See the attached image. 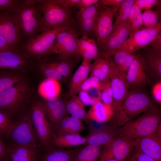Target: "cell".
I'll return each instance as SVG.
<instances>
[{
    "instance_id": "c3c4849f",
    "label": "cell",
    "mask_w": 161,
    "mask_h": 161,
    "mask_svg": "<svg viewBox=\"0 0 161 161\" xmlns=\"http://www.w3.org/2000/svg\"><path fill=\"white\" fill-rule=\"evenodd\" d=\"M133 156L137 161H156L149 156L136 149Z\"/></svg>"
},
{
    "instance_id": "bcb514c9",
    "label": "cell",
    "mask_w": 161,
    "mask_h": 161,
    "mask_svg": "<svg viewBox=\"0 0 161 161\" xmlns=\"http://www.w3.org/2000/svg\"><path fill=\"white\" fill-rule=\"evenodd\" d=\"M154 50L161 52V32L159 33L148 46Z\"/></svg>"
},
{
    "instance_id": "7c38bea8",
    "label": "cell",
    "mask_w": 161,
    "mask_h": 161,
    "mask_svg": "<svg viewBox=\"0 0 161 161\" xmlns=\"http://www.w3.org/2000/svg\"><path fill=\"white\" fill-rule=\"evenodd\" d=\"M103 146L99 160L114 159L123 161L135 148V139L117 136Z\"/></svg>"
},
{
    "instance_id": "5b68a950",
    "label": "cell",
    "mask_w": 161,
    "mask_h": 161,
    "mask_svg": "<svg viewBox=\"0 0 161 161\" xmlns=\"http://www.w3.org/2000/svg\"><path fill=\"white\" fill-rule=\"evenodd\" d=\"M3 136L6 141L7 146L43 148L38 138L29 115H22L15 119L11 127Z\"/></svg>"
},
{
    "instance_id": "836d02e7",
    "label": "cell",
    "mask_w": 161,
    "mask_h": 161,
    "mask_svg": "<svg viewBox=\"0 0 161 161\" xmlns=\"http://www.w3.org/2000/svg\"><path fill=\"white\" fill-rule=\"evenodd\" d=\"M10 73L9 70H0V93L22 80L20 76Z\"/></svg>"
},
{
    "instance_id": "f546056e",
    "label": "cell",
    "mask_w": 161,
    "mask_h": 161,
    "mask_svg": "<svg viewBox=\"0 0 161 161\" xmlns=\"http://www.w3.org/2000/svg\"><path fill=\"white\" fill-rule=\"evenodd\" d=\"M54 133L80 134L85 127L82 120L72 116H66L52 127Z\"/></svg>"
},
{
    "instance_id": "681fc988",
    "label": "cell",
    "mask_w": 161,
    "mask_h": 161,
    "mask_svg": "<svg viewBox=\"0 0 161 161\" xmlns=\"http://www.w3.org/2000/svg\"><path fill=\"white\" fill-rule=\"evenodd\" d=\"M102 93L100 92V98L102 102L105 103L111 104L113 106V98L112 95L106 91L102 90Z\"/></svg>"
},
{
    "instance_id": "11a10c76",
    "label": "cell",
    "mask_w": 161,
    "mask_h": 161,
    "mask_svg": "<svg viewBox=\"0 0 161 161\" xmlns=\"http://www.w3.org/2000/svg\"><path fill=\"white\" fill-rule=\"evenodd\" d=\"M0 161H12L9 157L7 156L1 160Z\"/></svg>"
},
{
    "instance_id": "2e32d148",
    "label": "cell",
    "mask_w": 161,
    "mask_h": 161,
    "mask_svg": "<svg viewBox=\"0 0 161 161\" xmlns=\"http://www.w3.org/2000/svg\"><path fill=\"white\" fill-rule=\"evenodd\" d=\"M114 110L123 102L129 91L127 85L126 75L120 72L117 67L112 64L110 80Z\"/></svg>"
},
{
    "instance_id": "e575fe53",
    "label": "cell",
    "mask_w": 161,
    "mask_h": 161,
    "mask_svg": "<svg viewBox=\"0 0 161 161\" xmlns=\"http://www.w3.org/2000/svg\"><path fill=\"white\" fill-rule=\"evenodd\" d=\"M160 12L158 11H154L151 9L145 10L142 13L143 25L145 28L154 27L159 21Z\"/></svg>"
},
{
    "instance_id": "52a82bcc",
    "label": "cell",
    "mask_w": 161,
    "mask_h": 161,
    "mask_svg": "<svg viewBox=\"0 0 161 161\" xmlns=\"http://www.w3.org/2000/svg\"><path fill=\"white\" fill-rule=\"evenodd\" d=\"M0 35L15 50H19L24 42L23 32L13 8L0 12Z\"/></svg>"
},
{
    "instance_id": "7bdbcfd3",
    "label": "cell",
    "mask_w": 161,
    "mask_h": 161,
    "mask_svg": "<svg viewBox=\"0 0 161 161\" xmlns=\"http://www.w3.org/2000/svg\"><path fill=\"white\" fill-rule=\"evenodd\" d=\"M23 0H0V12L13 8Z\"/></svg>"
},
{
    "instance_id": "4fadbf2b",
    "label": "cell",
    "mask_w": 161,
    "mask_h": 161,
    "mask_svg": "<svg viewBox=\"0 0 161 161\" xmlns=\"http://www.w3.org/2000/svg\"><path fill=\"white\" fill-rule=\"evenodd\" d=\"M161 30L160 21L154 27L141 29L132 35H130L127 40L116 49L125 50L129 53H133L148 46L161 32Z\"/></svg>"
},
{
    "instance_id": "8d00e7d4",
    "label": "cell",
    "mask_w": 161,
    "mask_h": 161,
    "mask_svg": "<svg viewBox=\"0 0 161 161\" xmlns=\"http://www.w3.org/2000/svg\"><path fill=\"white\" fill-rule=\"evenodd\" d=\"M15 120L9 114L0 110V135L3 136L7 131Z\"/></svg>"
},
{
    "instance_id": "6f0895ef",
    "label": "cell",
    "mask_w": 161,
    "mask_h": 161,
    "mask_svg": "<svg viewBox=\"0 0 161 161\" xmlns=\"http://www.w3.org/2000/svg\"><path fill=\"white\" fill-rule=\"evenodd\" d=\"M125 161H137L136 159L133 156H131L127 160H125Z\"/></svg>"
},
{
    "instance_id": "d6a6232c",
    "label": "cell",
    "mask_w": 161,
    "mask_h": 161,
    "mask_svg": "<svg viewBox=\"0 0 161 161\" xmlns=\"http://www.w3.org/2000/svg\"><path fill=\"white\" fill-rule=\"evenodd\" d=\"M134 3V0H123L115 15V19L112 32L127 21L131 9Z\"/></svg>"
},
{
    "instance_id": "74e56055",
    "label": "cell",
    "mask_w": 161,
    "mask_h": 161,
    "mask_svg": "<svg viewBox=\"0 0 161 161\" xmlns=\"http://www.w3.org/2000/svg\"><path fill=\"white\" fill-rule=\"evenodd\" d=\"M134 4L142 11L147 10L156 5L161 4V1L158 0H135Z\"/></svg>"
},
{
    "instance_id": "f907efd6",
    "label": "cell",
    "mask_w": 161,
    "mask_h": 161,
    "mask_svg": "<svg viewBox=\"0 0 161 161\" xmlns=\"http://www.w3.org/2000/svg\"><path fill=\"white\" fill-rule=\"evenodd\" d=\"M7 155L6 145L3 136L0 135V161Z\"/></svg>"
},
{
    "instance_id": "db71d44e",
    "label": "cell",
    "mask_w": 161,
    "mask_h": 161,
    "mask_svg": "<svg viewBox=\"0 0 161 161\" xmlns=\"http://www.w3.org/2000/svg\"><path fill=\"white\" fill-rule=\"evenodd\" d=\"M79 0H61V2L66 5L73 9Z\"/></svg>"
},
{
    "instance_id": "ee69618b",
    "label": "cell",
    "mask_w": 161,
    "mask_h": 161,
    "mask_svg": "<svg viewBox=\"0 0 161 161\" xmlns=\"http://www.w3.org/2000/svg\"><path fill=\"white\" fill-rule=\"evenodd\" d=\"M99 0H79L74 7L77 10H83L99 3Z\"/></svg>"
},
{
    "instance_id": "5bb4252c",
    "label": "cell",
    "mask_w": 161,
    "mask_h": 161,
    "mask_svg": "<svg viewBox=\"0 0 161 161\" xmlns=\"http://www.w3.org/2000/svg\"><path fill=\"white\" fill-rule=\"evenodd\" d=\"M126 80L129 89H141L150 83L145 61L140 54H135L133 62L126 74Z\"/></svg>"
},
{
    "instance_id": "cb8c5ba5",
    "label": "cell",
    "mask_w": 161,
    "mask_h": 161,
    "mask_svg": "<svg viewBox=\"0 0 161 161\" xmlns=\"http://www.w3.org/2000/svg\"><path fill=\"white\" fill-rule=\"evenodd\" d=\"M114 109L113 106L102 102L99 100L91 106L86 114L87 119L99 123L106 122L113 116Z\"/></svg>"
},
{
    "instance_id": "3957f363",
    "label": "cell",
    "mask_w": 161,
    "mask_h": 161,
    "mask_svg": "<svg viewBox=\"0 0 161 161\" xmlns=\"http://www.w3.org/2000/svg\"><path fill=\"white\" fill-rule=\"evenodd\" d=\"M160 120V110L155 106L123 126L117 136L136 139L149 135L157 131Z\"/></svg>"
},
{
    "instance_id": "ffe728a7",
    "label": "cell",
    "mask_w": 161,
    "mask_h": 161,
    "mask_svg": "<svg viewBox=\"0 0 161 161\" xmlns=\"http://www.w3.org/2000/svg\"><path fill=\"white\" fill-rule=\"evenodd\" d=\"M7 156L12 161H38L43 148L28 146H7Z\"/></svg>"
},
{
    "instance_id": "4316f807",
    "label": "cell",
    "mask_w": 161,
    "mask_h": 161,
    "mask_svg": "<svg viewBox=\"0 0 161 161\" xmlns=\"http://www.w3.org/2000/svg\"><path fill=\"white\" fill-rule=\"evenodd\" d=\"M77 52L83 58H86L91 61L101 58L96 39L86 36L78 39Z\"/></svg>"
},
{
    "instance_id": "f1b7e54d",
    "label": "cell",
    "mask_w": 161,
    "mask_h": 161,
    "mask_svg": "<svg viewBox=\"0 0 161 161\" xmlns=\"http://www.w3.org/2000/svg\"><path fill=\"white\" fill-rule=\"evenodd\" d=\"M86 137L80 134H58L54 133L50 145L57 148H69L86 145Z\"/></svg>"
},
{
    "instance_id": "83f0119b",
    "label": "cell",
    "mask_w": 161,
    "mask_h": 161,
    "mask_svg": "<svg viewBox=\"0 0 161 161\" xmlns=\"http://www.w3.org/2000/svg\"><path fill=\"white\" fill-rule=\"evenodd\" d=\"M91 61L86 58H83L81 64L72 78L68 93L69 97H71L78 92L80 86L87 78Z\"/></svg>"
},
{
    "instance_id": "d590c367",
    "label": "cell",
    "mask_w": 161,
    "mask_h": 161,
    "mask_svg": "<svg viewBox=\"0 0 161 161\" xmlns=\"http://www.w3.org/2000/svg\"><path fill=\"white\" fill-rule=\"evenodd\" d=\"M104 84L98 78L90 76L87 78L81 85L79 89L78 92L80 91L88 92L92 89H95L98 91H100L103 90Z\"/></svg>"
},
{
    "instance_id": "f6af8a7d",
    "label": "cell",
    "mask_w": 161,
    "mask_h": 161,
    "mask_svg": "<svg viewBox=\"0 0 161 161\" xmlns=\"http://www.w3.org/2000/svg\"><path fill=\"white\" fill-rule=\"evenodd\" d=\"M84 105L82 104L80 105L71 115V116L81 120L87 119Z\"/></svg>"
},
{
    "instance_id": "7a4b0ae2",
    "label": "cell",
    "mask_w": 161,
    "mask_h": 161,
    "mask_svg": "<svg viewBox=\"0 0 161 161\" xmlns=\"http://www.w3.org/2000/svg\"><path fill=\"white\" fill-rule=\"evenodd\" d=\"M13 9L23 32L24 42L42 32V12L39 0H23Z\"/></svg>"
},
{
    "instance_id": "e0dca14e",
    "label": "cell",
    "mask_w": 161,
    "mask_h": 161,
    "mask_svg": "<svg viewBox=\"0 0 161 161\" xmlns=\"http://www.w3.org/2000/svg\"><path fill=\"white\" fill-rule=\"evenodd\" d=\"M160 126L157 131L149 135L135 139L136 149L156 161H161V138Z\"/></svg>"
},
{
    "instance_id": "b9f144b4",
    "label": "cell",
    "mask_w": 161,
    "mask_h": 161,
    "mask_svg": "<svg viewBox=\"0 0 161 161\" xmlns=\"http://www.w3.org/2000/svg\"><path fill=\"white\" fill-rule=\"evenodd\" d=\"M134 55L135 54L133 53H129L123 63L117 67L120 72L126 75L133 62Z\"/></svg>"
},
{
    "instance_id": "30bf717a",
    "label": "cell",
    "mask_w": 161,
    "mask_h": 161,
    "mask_svg": "<svg viewBox=\"0 0 161 161\" xmlns=\"http://www.w3.org/2000/svg\"><path fill=\"white\" fill-rule=\"evenodd\" d=\"M79 36L80 33L76 24L58 35L45 56L52 55L69 56L80 55L77 52Z\"/></svg>"
},
{
    "instance_id": "6da1fadb",
    "label": "cell",
    "mask_w": 161,
    "mask_h": 161,
    "mask_svg": "<svg viewBox=\"0 0 161 161\" xmlns=\"http://www.w3.org/2000/svg\"><path fill=\"white\" fill-rule=\"evenodd\" d=\"M155 106L149 95L141 89L129 91L121 105L114 110L115 126H123Z\"/></svg>"
},
{
    "instance_id": "d4e9b609",
    "label": "cell",
    "mask_w": 161,
    "mask_h": 161,
    "mask_svg": "<svg viewBox=\"0 0 161 161\" xmlns=\"http://www.w3.org/2000/svg\"><path fill=\"white\" fill-rule=\"evenodd\" d=\"M43 103L47 119L52 127L66 116L65 104L57 98L46 100Z\"/></svg>"
},
{
    "instance_id": "1f68e13d",
    "label": "cell",
    "mask_w": 161,
    "mask_h": 161,
    "mask_svg": "<svg viewBox=\"0 0 161 161\" xmlns=\"http://www.w3.org/2000/svg\"><path fill=\"white\" fill-rule=\"evenodd\" d=\"M102 147L91 145L81 147L73 161H99L102 153Z\"/></svg>"
},
{
    "instance_id": "ac0fdd59",
    "label": "cell",
    "mask_w": 161,
    "mask_h": 161,
    "mask_svg": "<svg viewBox=\"0 0 161 161\" xmlns=\"http://www.w3.org/2000/svg\"><path fill=\"white\" fill-rule=\"evenodd\" d=\"M131 33V28L127 21L112 32L99 50L100 58L105 57L121 46L127 40Z\"/></svg>"
},
{
    "instance_id": "603a6c76",
    "label": "cell",
    "mask_w": 161,
    "mask_h": 161,
    "mask_svg": "<svg viewBox=\"0 0 161 161\" xmlns=\"http://www.w3.org/2000/svg\"><path fill=\"white\" fill-rule=\"evenodd\" d=\"M141 54L145 61L146 71L155 79L160 80L161 78V52L156 51L147 46L143 48Z\"/></svg>"
},
{
    "instance_id": "7402d4cb",
    "label": "cell",
    "mask_w": 161,
    "mask_h": 161,
    "mask_svg": "<svg viewBox=\"0 0 161 161\" xmlns=\"http://www.w3.org/2000/svg\"><path fill=\"white\" fill-rule=\"evenodd\" d=\"M118 131L115 126H106L91 131L85 137L86 145L102 146L117 137Z\"/></svg>"
},
{
    "instance_id": "f35d334b",
    "label": "cell",
    "mask_w": 161,
    "mask_h": 161,
    "mask_svg": "<svg viewBox=\"0 0 161 161\" xmlns=\"http://www.w3.org/2000/svg\"><path fill=\"white\" fill-rule=\"evenodd\" d=\"M83 104L78 96L74 95L65 104L67 112L71 114L80 105Z\"/></svg>"
},
{
    "instance_id": "ba28073f",
    "label": "cell",
    "mask_w": 161,
    "mask_h": 161,
    "mask_svg": "<svg viewBox=\"0 0 161 161\" xmlns=\"http://www.w3.org/2000/svg\"><path fill=\"white\" fill-rule=\"evenodd\" d=\"M28 89L22 80L0 93V110L12 115L25 105Z\"/></svg>"
},
{
    "instance_id": "8fae6325",
    "label": "cell",
    "mask_w": 161,
    "mask_h": 161,
    "mask_svg": "<svg viewBox=\"0 0 161 161\" xmlns=\"http://www.w3.org/2000/svg\"><path fill=\"white\" fill-rule=\"evenodd\" d=\"M121 3L114 7H107L100 4L96 21L95 32L96 40L100 50L112 33L115 14Z\"/></svg>"
},
{
    "instance_id": "f5cc1de1",
    "label": "cell",
    "mask_w": 161,
    "mask_h": 161,
    "mask_svg": "<svg viewBox=\"0 0 161 161\" xmlns=\"http://www.w3.org/2000/svg\"><path fill=\"white\" fill-rule=\"evenodd\" d=\"M139 9L137 6L134 4L131 9L127 21V23L130 28L132 20Z\"/></svg>"
},
{
    "instance_id": "9a60e30c",
    "label": "cell",
    "mask_w": 161,
    "mask_h": 161,
    "mask_svg": "<svg viewBox=\"0 0 161 161\" xmlns=\"http://www.w3.org/2000/svg\"><path fill=\"white\" fill-rule=\"evenodd\" d=\"M100 3L83 10L75 11V18L81 37L95 38V28Z\"/></svg>"
},
{
    "instance_id": "816d5d0a",
    "label": "cell",
    "mask_w": 161,
    "mask_h": 161,
    "mask_svg": "<svg viewBox=\"0 0 161 161\" xmlns=\"http://www.w3.org/2000/svg\"><path fill=\"white\" fill-rule=\"evenodd\" d=\"M123 0H100L99 3L103 6L114 7L119 4Z\"/></svg>"
},
{
    "instance_id": "ab89813d",
    "label": "cell",
    "mask_w": 161,
    "mask_h": 161,
    "mask_svg": "<svg viewBox=\"0 0 161 161\" xmlns=\"http://www.w3.org/2000/svg\"><path fill=\"white\" fill-rule=\"evenodd\" d=\"M143 26L142 13L139 9L132 22L131 26V33L130 35L140 30Z\"/></svg>"
},
{
    "instance_id": "7dc6e473",
    "label": "cell",
    "mask_w": 161,
    "mask_h": 161,
    "mask_svg": "<svg viewBox=\"0 0 161 161\" xmlns=\"http://www.w3.org/2000/svg\"><path fill=\"white\" fill-rule=\"evenodd\" d=\"M152 93L155 100L159 103H161V82L159 81L153 86Z\"/></svg>"
},
{
    "instance_id": "60d3db41",
    "label": "cell",
    "mask_w": 161,
    "mask_h": 161,
    "mask_svg": "<svg viewBox=\"0 0 161 161\" xmlns=\"http://www.w3.org/2000/svg\"><path fill=\"white\" fill-rule=\"evenodd\" d=\"M79 97L85 105L92 106L101 99L99 97H95L91 96L87 92L80 91L78 92Z\"/></svg>"
},
{
    "instance_id": "680465c9",
    "label": "cell",
    "mask_w": 161,
    "mask_h": 161,
    "mask_svg": "<svg viewBox=\"0 0 161 161\" xmlns=\"http://www.w3.org/2000/svg\"></svg>"
},
{
    "instance_id": "8992f818",
    "label": "cell",
    "mask_w": 161,
    "mask_h": 161,
    "mask_svg": "<svg viewBox=\"0 0 161 161\" xmlns=\"http://www.w3.org/2000/svg\"><path fill=\"white\" fill-rule=\"evenodd\" d=\"M42 12V32L75 20L72 8L61 0H39Z\"/></svg>"
},
{
    "instance_id": "9f6ffc18",
    "label": "cell",
    "mask_w": 161,
    "mask_h": 161,
    "mask_svg": "<svg viewBox=\"0 0 161 161\" xmlns=\"http://www.w3.org/2000/svg\"><path fill=\"white\" fill-rule=\"evenodd\" d=\"M99 161H122L117 160L114 159H105L103 160H100Z\"/></svg>"
},
{
    "instance_id": "9c48e42d",
    "label": "cell",
    "mask_w": 161,
    "mask_h": 161,
    "mask_svg": "<svg viewBox=\"0 0 161 161\" xmlns=\"http://www.w3.org/2000/svg\"><path fill=\"white\" fill-rule=\"evenodd\" d=\"M29 115L42 146L44 148L50 145L54 132L47 119L43 103L39 102L34 103Z\"/></svg>"
},
{
    "instance_id": "d6986e66",
    "label": "cell",
    "mask_w": 161,
    "mask_h": 161,
    "mask_svg": "<svg viewBox=\"0 0 161 161\" xmlns=\"http://www.w3.org/2000/svg\"><path fill=\"white\" fill-rule=\"evenodd\" d=\"M28 57L20 50L0 52V70L21 69L29 64Z\"/></svg>"
},
{
    "instance_id": "484cf974",
    "label": "cell",
    "mask_w": 161,
    "mask_h": 161,
    "mask_svg": "<svg viewBox=\"0 0 161 161\" xmlns=\"http://www.w3.org/2000/svg\"><path fill=\"white\" fill-rule=\"evenodd\" d=\"M112 60L111 57L99 58L91 64L90 76L98 78L105 84L110 81L111 67Z\"/></svg>"
},
{
    "instance_id": "44dd1931",
    "label": "cell",
    "mask_w": 161,
    "mask_h": 161,
    "mask_svg": "<svg viewBox=\"0 0 161 161\" xmlns=\"http://www.w3.org/2000/svg\"><path fill=\"white\" fill-rule=\"evenodd\" d=\"M81 148L64 150L49 145L44 148L39 161H73Z\"/></svg>"
},
{
    "instance_id": "277c9868",
    "label": "cell",
    "mask_w": 161,
    "mask_h": 161,
    "mask_svg": "<svg viewBox=\"0 0 161 161\" xmlns=\"http://www.w3.org/2000/svg\"><path fill=\"white\" fill-rule=\"evenodd\" d=\"M76 24L75 20L36 35L24 42L19 50L27 57H33L39 60L46 55L60 33Z\"/></svg>"
},
{
    "instance_id": "4dcf8cb0",
    "label": "cell",
    "mask_w": 161,
    "mask_h": 161,
    "mask_svg": "<svg viewBox=\"0 0 161 161\" xmlns=\"http://www.w3.org/2000/svg\"><path fill=\"white\" fill-rule=\"evenodd\" d=\"M61 86L58 81L46 78L39 86L38 92L43 98L46 100L57 98L61 91Z\"/></svg>"
}]
</instances>
